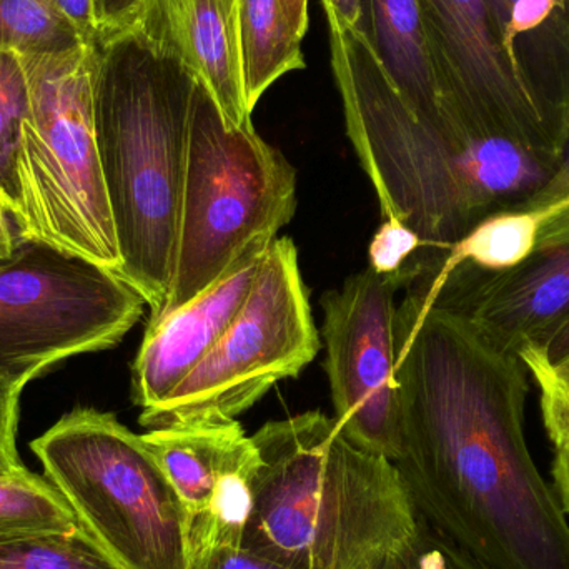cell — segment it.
Instances as JSON below:
<instances>
[{
	"instance_id": "cell-1",
	"label": "cell",
	"mask_w": 569,
	"mask_h": 569,
	"mask_svg": "<svg viewBox=\"0 0 569 569\" xmlns=\"http://www.w3.org/2000/svg\"><path fill=\"white\" fill-rule=\"evenodd\" d=\"M401 447L421 520L490 569H569V521L525 435L530 371L420 277L395 311Z\"/></svg>"
},
{
	"instance_id": "cell-2",
	"label": "cell",
	"mask_w": 569,
	"mask_h": 569,
	"mask_svg": "<svg viewBox=\"0 0 569 569\" xmlns=\"http://www.w3.org/2000/svg\"><path fill=\"white\" fill-rule=\"evenodd\" d=\"M330 59L347 133L381 213L413 230L425 249H451L481 220L523 206L560 166L505 137L421 122L357 30L330 29Z\"/></svg>"
},
{
	"instance_id": "cell-3",
	"label": "cell",
	"mask_w": 569,
	"mask_h": 569,
	"mask_svg": "<svg viewBox=\"0 0 569 569\" xmlns=\"http://www.w3.org/2000/svg\"><path fill=\"white\" fill-rule=\"evenodd\" d=\"M242 547L290 569H365L417 537L420 515L388 458L355 447L335 418L269 421Z\"/></svg>"
},
{
	"instance_id": "cell-4",
	"label": "cell",
	"mask_w": 569,
	"mask_h": 569,
	"mask_svg": "<svg viewBox=\"0 0 569 569\" xmlns=\"http://www.w3.org/2000/svg\"><path fill=\"white\" fill-rule=\"evenodd\" d=\"M197 86L186 67L136 37L99 43L97 147L119 277L139 291L150 318L172 283Z\"/></svg>"
},
{
	"instance_id": "cell-5",
	"label": "cell",
	"mask_w": 569,
	"mask_h": 569,
	"mask_svg": "<svg viewBox=\"0 0 569 569\" xmlns=\"http://www.w3.org/2000/svg\"><path fill=\"white\" fill-rule=\"evenodd\" d=\"M99 43L22 56L27 109L17 157L20 239L120 272L96 132Z\"/></svg>"
},
{
	"instance_id": "cell-6",
	"label": "cell",
	"mask_w": 569,
	"mask_h": 569,
	"mask_svg": "<svg viewBox=\"0 0 569 569\" xmlns=\"http://www.w3.org/2000/svg\"><path fill=\"white\" fill-rule=\"evenodd\" d=\"M297 210V170L252 123L229 129L216 100L197 86L172 283V313L263 256ZM149 320V321H150Z\"/></svg>"
},
{
	"instance_id": "cell-7",
	"label": "cell",
	"mask_w": 569,
	"mask_h": 569,
	"mask_svg": "<svg viewBox=\"0 0 569 569\" xmlns=\"http://www.w3.org/2000/svg\"><path fill=\"white\" fill-rule=\"evenodd\" d=\"M79 527L122 569H189L186 513L142 435L73 408L30 443Z\"/></svg>"
},
{
	"instance_id": "cell-8",
	"label": "cell",
	"mask_w": 569,
	"mask_h": 569,
	"mask_svg": "<svg viewBox=\"0 0 569 569\" xmlns=\"http://www.w3.org/2000/svg\"><path fill=\"white\" fill-rule=\"evenodd\" d=\"M146 305L117 273L22 240L0 262V380L23 390L66 358L116 347Z\"/></svg>"
},
{
	"instance_id": "cell-9",
	"label": "cell",
	"mask_w": 569,
	"mask_h": 569,
	"mask_svg": "<svg viewBox=\"0 0 569 569\" xmlns=\"http://www.w3.org/2000/svg\"><path fill=\"white\" fill-rule=\"evenodd\" d=\"M320 351L293 240L276 239L243 307L219 343L162 403L142 410L147 430L222 418L236 420L270 388L298 377Z\"/></svg>"
},
{
	"instance_id": "cell-10",
	"label": "cell",
	"mask_w": 569,
	"mask_h": 569,
	"mask_svg": "<svg viewBox=\"0 0 569 569\" xmlns=\"http://www.w3.org/2000/svg\"><path fill=\"white\" fill-rule=\"evenodd\" d=\"M415 256L400 272L378 273L367 267L340 290L321 297L325 371L335 421L355 447L391 463L400 457L401 447L395 311L398 291L418 273Z\"/></svg>"
},
{
	"instance_id": "cell-11",
	"label": "cell",
	"mask_w": 569,
	"mask_h": 569,
	"mask_svg": "<svg viewBox=\"0 0 569 569\" xmlns=\"http://www.w3.org/2000/svg\"><path fill=\"white\" fill-rule=\"evenodd\" d=\"M441 110L477 136L513 140L561 162L495 29L487 0H420Z\"/></svg>"
},
{
	"instance_id": "cell-12",
	"label": "cell",
	"mask_w": 569,
	"mask_h": 569,
	"mask_svg": "<svg viewBox=\"0 0 569 569\" xmlns=\"http://www.w3.org/2000/svg\"><path fill=\"white\" fill-rule=\"evenodd\" d=\"M417 260L431 295L470 318L501 350H545L569 321V242L537 247L501 272L447 262L438 249H421Z\"/></svg>"
},
{
	"instance_id": "cell-13",
	"label": "cell",
	"mask_w": 569,
	"mask_h": 569,
	"mask_svg": "<svg viewBox=\"0 0 569 569\" xmlns=\"http://www.w3.org/2000/svg\"><path fill=\"white\" fill-rule=\"evenodd\" d=\"M186 513L189 565L220 547H242L256 500L260 455L237 420L207 418L142 435Z\"/></svg>"
},
{
	"instance_id": "cell-14",
	"label": "cell",
	"mask_w": 569,
	"mask_h": 569,
	"mask_svg": "<svg viewBox=\"0 0 569 569\" xmlns=\"http://www.w3.org/2000/svg\"><path fill=\"white\" fill-rule=\"evenodd\" d=\"M127 36L186 67L216 100L226 127L252 123L240 63L239 0H146Z\"/></svg>"
},
{
	"instance_id": "cell-15",
	"label": "cell",
	"mask_w": 569,
	"mask_h": 569,
	"mask_svg": "<svg viewBox=\"0 0 569 569\" xmlns=\"http://www.w3.org/2000/svg\"><path fill=\"white\" fill-rule=\"evenodd\" d=\"M263 256L246 260L196 300L147 323L132 367L137 407L150 410L166 401L216 348L249 298Z\"/></svg>"
},
{
	"instance_id": "cell-16",
	"label": "cell",
	"mask_w": 569,
	"mask_h": 569,
	"mask_svg": "<svg viewBox=\"0 0 569 569\" xmlns=\"http://www.w3.org/2000/svg\"><path fill=\"white\" fill-rule=\"evenodd\" d=\"M511 67L561 152L569 146V0H487Z\"/></svg>"
},
{
	"instance_id": "cell-17",
	"label": "cell",
	"mask_w": 569,
	"mask_h": 569,
	"mask_svg": "<svg viewBox=\"0 0 569 569\" xmlns=\"http://www.w3.org/2000/svg\"><path fill=\"white\" fill-rule=\"evenodd\" d=\"M361 36L410 112L428 126L450 127L441 110L420 0H361Z\"/></svg>"
},
{
	"instance_id": "cell-18",
	"label": "cell",
	"mask_w": 569,
	"mask_h": 569,
	"mask_svg": "<svg viewBox=\"0 0 569 569\" xmlns=\"http://www.w3.org/2000/svg\"><path fill=\"white\" fill-rule=\"evenodd\" d=\"M239 42L243 92L252 113L277 80L305 69V57L279 0H239Z\"/></svg>"
},
{
	"instance_id": "cell-19",
	"label": "cell",
	"mask_w": 569,
	"mask_h": 569,
	"mask_svg": "<svg viewBox=\"0 0 569 569\" xmlns=\"http://www.w3.org/2000/svg\"><path fill=\"white\" fill-rule=\"evenodd\" d=\"M545 213L535 210H501L443 250L445 260L470 262L491 272L513 269L537 249Z\"/></svg>"
},
{
	"instance_id": "cell-20",
	"label": "cell",
	"mask_w": 569,
	"mask_h": 569,
	"mask_svg": "<svg viewBox=\"0 0 569 569\" xmlns=\"http://www.w3.org/2000/svg\"><path fill=\"white\" fill-rule=\"evenodd\" d=\"M77 527L69 505L46 478L27 468L0 478V543Z\"/></svg>"
},
{
	"instance_id": "cell-21",
	"label": "cell",
	"mask_w": 569,
	"mask_h": 569,
	"mask_svg": "<svg viewBox=\"0 0 569 569\" xmlns=\"http://www.w3.org/2000/svg\"><path fill=\"white\" fill-rule=\"evenodd\" d=\"M0 569H122L82 528L0 543Z\"/></svg>"
},
{
	"instance_id": "cell-22",
	"label": "cell",
	"mask_w": 569,
	"mask_h": 569,
	"mask_svg": "<svg viewBox=\"0 0 569 569\" xmlns=\"http://www.w3.org/2000/svg\"><path fill=\"white\" fill-rule=\"evenodd\" d=\"M79 39L42 0H0V50L20 56L60 52Z\"/></svg>"
},
{
	"instance_id": "cell-23",
	"label": "cell",
	"mask_w": 569,
	"mask_h": 569,
	"mask_svg": "<svg viewBox=\"0 0 569 569\" xmlns=\"http://www.w3.org/2000/svg\"><path fill=\"white\" fill-rule=\"evenodd\" d=\"M27 109L22 56L0 50V190L19 206L17 157Z\"/></svg>"
},
{
	"instance_id": "cell-24",
	"label": "cell",
	"mask_w": 569,
	"mask_h": 569,
	"mask_svg": "<svg viewBox=\"0 0 569 569\" xmlns=\"http://www.w3.org/2000/svg\"><path fill=\"white\" fill-rule=\"evenodd\" d=\"M421 249H425V243L413 230L398 220L385 219L371 240L368 267L378 273L400 272Z\"/></svg>"
},
{
	"instance_id": "cell-25",
	"label": "cell",
	"mask_w": 569,
	"mask_h": 569,
	"mask_svg": "<svg viewBox=\"0 0 569 569\" xmlns=\"http://www.w3.org/2000/svg\"><path fill=\"white\" fill-rule=\"evenodd\" d=\"M415 560L418 569H490L441 537L421 518L415 537Z\"/></svg>"
},
{
	"instance_id": "cell-26",
	"label": "cell",
	"mask_w": 569,
	"mask_h": 569,
	"mask_svg": "<svg viewBox=\"0 0 569 569\" xmlns=\"http://www.w3.org/2000/svg\"><path fill=\"white\" fill-rule=\"evenodd\" d=\"M20 393L22 388L0 380V478L12 477L26 468L16 447Z\"/></svg>"
},
{
	"instance_id": "cell-27",
	"label": "cell",
	"mask_w": 569,
	"mask_h": 569,
	"mask_svg": "<svg viewBox=\"0 0 569 569\" xmlns=\"http://www.w3.org/2000/svg\"><path fill=\"white\" fill-rule=\"evenodd\" d=\"M146 0H93L99 43L127 36Z\"/></svg>"
},
{
	"instance_id": "cell-28",
	"label": "cell",
	"mask_w": 569,
	"mask_h": 569,
	"mask_svg": "<svg viewBox=\"0 0 569 569\" xmlns=\"http://www.w3.org/2000/svg\"><path fill=\"white\" fill-rule=\"evenodd\" d=\"M189 569H290L243 547H220L190 561Z\"/></svg>"
},
{
	"instance_id": "cell-29",
	"label": "cell",
	"mask_w": 569,
	"mask_h": 569,
	"mask_svg": "<svg viewBox=\"0 0 569 569\" xmlns=\"http://www.w3.org/2000/svg\"><path fill=\"white\" fill-rule=\"evenodd\" d=\"M47 9L72 30L80 43H99L93 0H42Z\"/></svg>"
},
{
	"instance_id": "cell-30",
	"label": "cell",
	"mask_w": 569,
	"mask_h": 569,
	"mask_svg": "<svg viewBox=\"0 0 569 569\" xmlns=\"http://www.w3.org/2000/svg\"><path fill=\"white\" fill-rule=\"evenodd\" d=\"M328 29L357 30L361 33V0H320Z\"/></svg>"
},
{
	"instance_id": "cell-31",
	"label": "cell",
	"mask_w": 569,
	"mask_h": 569,
	"mask_svg": "<svg viewBox=\"0 0 569 569\" xmlns=\"http://www.w3.org/2000/svg\"><path fill=\"white\" fill-rule=\"evenodd\" d=\"M279 2L291 33L301 42L308 30V0H279Z\"/></svg>"
},
{
	"instance_id": "cell-32",
	"label": "cell",
	"mask_w": 569,
	"mask_h": 569,
	"mask_svg": "<svg viewBox=\"0 0 569 569\" xmlns=\"http://www.w3.org/2000/svg\"><path fill=\"white\" fill-rule=\"evenodd\" d=\"M365 569H418L415 560V540L400 550L391 551Z\"/></svg>"
},
{
	"instance_id": "cell-33",
	"label": "cell",
	"mask_w": 569,
	"mask_h": 569,
	"mask_svg": "<svg viewBox=\"0 0 569 569\" xmlns=\"http://www.w3.org/2000/svg\"><path fill=\"white\" fill-rule=\"evenodd\" d=\"M543 353L548 363L553 365V367L569 365V321L558 331L557 337L550 341V345L545 348Z\"/></svg>"
},
{
	"instance_id": "cell-34",
	"label": "cell",
	"mask_w": 569,
	"mask_h": 569,
	"mask_svg": "<svg viewBox=\"0 0 569 569\" xmlns=\"http://www.w3.org/2000/svg\"><path fill=\"white\" fill-rule=\"evenodd\" d=\"M20 242L22 239L17 232L16 223L0 222V262L9 259Z\"/></svg>"
},
{
	"instance_id": "cell-35",
	"label": "cell",
	"mask_w": 569,
	"mask_h": 569,
	"mask_svg": "<svg viewBox=\"0 0 569 569\" xmlns=\"http://www.w3.org/2000/svg\"><path fill=\"white\" fill-rule=\"evenodd\" d=\"M0 222L16 223V206L2 190H0Z\"/></svg>"
}]
</instances>
